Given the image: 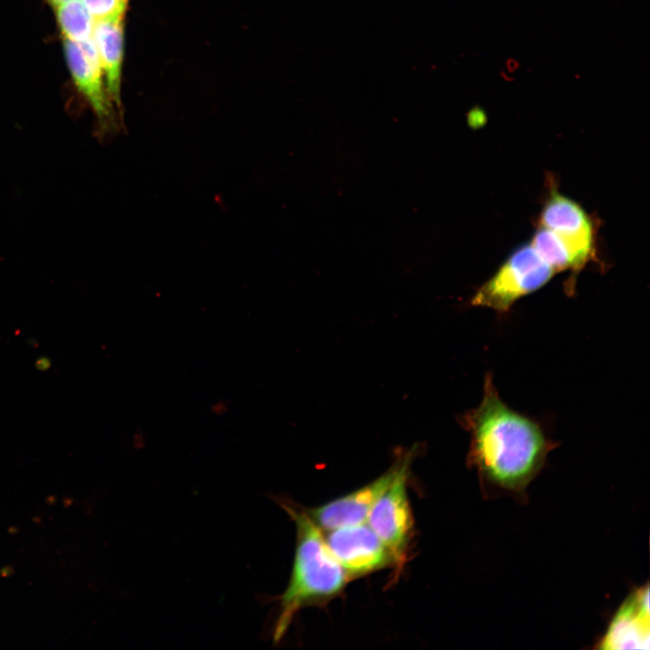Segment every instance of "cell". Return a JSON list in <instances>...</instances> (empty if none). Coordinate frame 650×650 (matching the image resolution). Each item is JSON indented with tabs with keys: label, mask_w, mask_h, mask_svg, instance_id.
Instances as JSON below:
<instances>
[{
	"label": "cell",
	"mask_w": 650,
	"mask_h": 650,
	"mask_svg": "<svg viewBox=\"0 0 650 650\" xmlns=\"http://www.w3.org/2000/svg\"><path fill=\"white\" fill-rule=\"evenodd\" d=\"M462 424L470 432V458L493 482L515 488L540 468L548 442L540 425L512 410L499 397L487 375L483 398L465 413Z\"/></svg>",
	"instance_id": "obj_1"
},
{
	"label": "cell",
	"mask_w": 650,
	"mask_h": 650,
	"mask_svg": "<svg viewBox=\"0 0 650 650\" xmlns=\"http://www.w3.org/2000/svg\"><path fill=\"white\" fill-rule=\"evenodd\" d=\"M280 505L295 525L296 545L290 580L279 599V613L273 633L275 642L283 638L302 608L338 594L349 578L310 515L289 501L281 499Z\"/></svg>",
	"instance_id": "obj_2"
},
{
	"label": "cell",
	"mask_w": 650,
	"mask_h": 650,
	"mask_svg": "<svg viewBox=\"0 0 650 650\" xmlns=\"http://www.w3.org/2000/svg\"><path fill=\"white\" fill-rule=\"evenodd\" d=\"M555 271L536 253L531 243L514 251L471 299V304L508 311L521 297L546 284Z\"/></svg>",
	"instance_id": "obj_3"
},
{
	"label": "cell",
	"mask_w": 650,
	"mask_h": 650,
	"mask_svg": "<svg viewBox=\"0 0 650 650\" xmlns=\"http://www.w3.org/2000/svg\"><path fill=\"white\" fill-rule=\"evenodd\" d=\"M417 450L412 448L399 458V469L395 479L376 501L366 521L388 548L395 562L404 559L412 534L413 515L407 479Z\"/></svg>",
	"instance_id": "obj_4"
},
{
	"label": "cell",
	"mask_w": 650,
	"mask_h": 650,
	"mask_svg": "<svg viewBox=\"0 0 650 650\" xmlns=\"http://www.w3.org/2000/svg\"><path fill=\"white\" fill-rule=\"evenodd\" d=\"M540 225L552 230L571 255L578 272L594 255V227L590 217L575 201L554 188L543 206Z\"/></svg>",
	"instance_id": "obj_5"
},
{
	"label": "cell",
	"mask_w": 650,
	"mask_h": 650,
	"mask_svg": "<svg viewBox=\"0 0 650 650\" xmlns=\"http://www.w3.org/2000/svg\"><path fill=\"white\" fill-rule=\"evenodd\" d=\"M325 539L348 577L369 573L395 562L388 548L366 522L329 531Z\"/></svg>",
	"instance_id": "obj_6"
},
{
	"label": "cell",
	"mask_w": 650,
	"mask_h": 650,
	"mask_svg": "<svg viewBox=\"0 0 650 650\" xmlns=\"http://www.w3.org/2000/svg\"><path fill=\"white\" fill-rule=\"evenodd\" d=\"M63 45L75 86L93 110L100 131H108L115 124L113 106L104 86L103 71L92 37L80 42L64 39Z\"/></svg>",
	"instance_id": "obj_7"
},
{
	"label": "cell",
	"mask_w": 650,
	"mask_h": 650,
	"mask_svg": "<svg viewBox=\"0 0 650 650\" xmlns=\"http://www.w3.org/2000/svg\"><path fill=\"white\" fill-rule=\"evenodd\" d=\"M399 465L400 459L368 484L315 507L308 514L321 530L326 531L365 523L376 501L395 479Z\"/></svg>",
	"instance_id": "obj_8"
},
{
	"label": "cell",
	"mask_w": 650,
	"mask_h": 650,
	"mask_svg": "<svg viewBox=\"0 0 650 650\" xmlns=\"http://www.w3.org/2000/svg\"><path fill=\"white\" fill-rule=\"evenodd\" d=\"M649 590L641 588L621 605L609 624L600 648H649Z\"/></svg>",
	"instance_id": "obj_9"
},
{
	"label": "cell",
	"mask_w": 650,
	"mask_h": 650,
	"mask_svg": "<svg viewBox=\"0 0 650 650\" xmlns=\"http://www.w3.org/2000/svg\"><path fill=\"white\" fill-rule=\"evenodd\" d=\"M124 17L95 21L92 40L97 48L111 101L121 109V73L124 56Z\"/></svg>",
	"instance_id": "obj_10"
},
{
	"label": "cell",
	"mask_w": 650,
	"mask_h": 650,
	"mask_svg": "<svg viewBox=\"0 0 650 650\" xmlns=\"http://www.w3.org/2000/svg\"><path fill=\"white\" fill-rule=\"evenodd\" d=\"M53 8L64 39L80 42L92 37L95 21L81 0H69Z\"/></svg>",
	"instance_id": "obj_11"
},
{
	"label": "cell",
	"mask_w": 650,
	"mask_h": 650,
	"mask_svg": "<svg viewBox=\"0 0 650 650\" xmlns=\"http://www.w3.org/2000/svg\"><path fill=\"white\" fill-rule=\"evenodd\" d=\"M531 245L555 273L571 270L578 273L574 261L559 237L550 229L539 226L535 231Z\"/></svg>",
	"instance_id": "obj_12"
},
{
	"label": "cell",
	"mask_w": 650,
	"mask_h": 650,
	"mask_svg": "<svg viewBox=\"0 0 650 650\" xmlns=\"http://www.w3.org/2000/svg\"><path fill=\"white\" fill-rule=\"evenodd\" d=\"M94 21L124 17L127 0H81Z\"/></svg>",
	"instance_id": "obj_13"
},
{
	"label": "cell",
	"mask_w": 650,
	"mask_h": 650,
	"mask_svg": "<svg viewBox=\"0 0 650 650\" xmlns=\"http://www.w3.org/2000/svg\"><path fill=\"white\" fill-rule=\"evenodd\" d=\"M35 366L39 370H46L50 367L51 362L47 358L42 357L37 359Z\"/></svg>",
	"instance_id": "obj_14"
},
{
	"label": "cell",
	"mask_w": 650,
	"mask_h": 650,
	"mask_svg": "<svg viewBox=\"0 0 650 650\" xmlns=\"http://www.w3.org/2000/svg\"><path fill=\"white\" fill-rule=\"evenodd\" d=\"M226 410V404L224 402H218L212 406V412L216 414L223 413Z\"/></svg>",
	"instance_id": "obj_15"
},
{
	"label": "cell",
	"mask_w": 650,
	"mask_h": 650,
	"mask_svg": "<svg viewBox=\"0 0 650 650\" xmlns=\"http://www.w3.org/2000/svg\"><path fill=\"white\" fill-rule=\"evenodd\" d=\"M47 1H48V2L50 3V5H51L52 7H53V6L59 5V4H60V3H63V2H66V1H69V0H47Z\"/></svg>",
	"instance_id": "obj_16"
},
{
	"label": "cell",
	"mask_w": 650,
	"mask_h": 650,
	"mask_svg": "<svg viewBox=\"0 0 650 650\" xmlns=\"http://www.w3.org/2000/svg\"><path fill=\"white\" fill-rule=\"evenodd\" d=\"M128 1V0H127Z\"/></svg>",
	"instance_id": "obj_17"
}]
</instances>
